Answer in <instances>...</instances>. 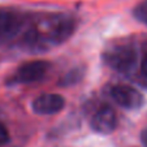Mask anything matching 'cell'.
<instances>
[{
    "mask_svg": "<svg viewBox=\"0 0 147 147\" xmlns=\"http://www.w3.org/2000/svg\"><path fill=\"white\" fill-rule=\"evenodd\" d=\"M76 30V21L67 14H46L28 29L25 43L31 50H46L64 43Z\"/></svg>",
    "mask_w": 147,
    "mask_h": 147,
    "instance_id": "obj_1",
    "label": "cell"
},
{
    "mask_svg": "<svg viewBox=\"0 0 147 147\" xmlns=\"http://www.w3.org/2000/svg\"><path fill=\"white\" fill-rule=\"evenodd\" d=\"M108 67L121 73H128L134 69L137 63V52L131 45L113 46L103 55Z\"/></svg>",
    "mask_w": 147,
    "mask_h": 147,
    "instance_id": "obj_2",
    "label": "cell"
},
{
    "mask_svg": "<svg viewBox=\"0 0 147 147\" xmlns=\"http://www.w3.org/2000/svg\"><path fill=\"white\" fill-rule=\"evenodd\" d=\"M50 69V64L47 61L35 60L30 63H25L16 70L13 76V82L17 83H31L42 80L47 74Z\"/></svg>",
    "mask_w": 147,
    "mask_h": 147,
    "instance_id": "obj_3",
    "label": "cell"
},
{
    "mask_svg": "<svg viewBox=\"0 0 147 147\" xmlns=\"http://www.w3.org/2000/svg\"><path fill=\"white\" fill-rule=\"evenodd\" d=\"M111 96L120 107L125 109H138L143 104V96L141 92L126 85H117L112 87Z\"/></svg>",
    "mask_w": 147,
    "mask_h": 147,
    "instance_id": "obj_4",
    "label": "cell"
},
{
    "mask_svg": "<svg viewBox=\"0 0 147 147\" xmlns=\"http://www.w3.org/2000/svg\"><path fill=\"white\" fill-rule=\"evenodd\" d=\"M117 128V116L113 108L103 106L91 119V129L98 134H111Z\"/></svg>",
    "mask_w": 147,
    "mask_h": 147,
    "instance_id": "obj_5",
    "label": "cell"
},
{
    "mask_svg": "<svg viewBox=\"0 0 147 147\" xmlns=\"http://www.w3.org/2000/svg\"><path fill=\"white\" fill-rule=\"evenodd\" d=\"M65 106L64 98L59 94H42L36 96L31 103V108L36 115L47 116V115L59 113Z\"/></svg>",
    "mask_w": 147,
    "mask_h": 147,
    "instance_id": "obj_6",
    "label": "cell"
},
{
    "mask_svg": "<svg viewBox=\"0 0 147 147\" xmlns=\"http://www.w3.org/2000/svg\"><path fill=\"white\" fill-rule=\"evenodd\" d=\"M24 25V17L13 11H0V38L9 39L16 36Z\"/></svg>",
    "mask_w": 147,
    "mask_h": 147,
    "instance_id": "obj_7",
    "label": "cell"
},
{
    "mask_svg": "<svg viewBox=\"0 0 147 147\" xmlns=\"http://www.w3.org/2000/svg\"><path fill=\"white\" fill-rule=\"evenodd\" d=\"M136 14L139 20L147 22V1H144L143 4H141V5L136 9Z\"/></svg>",
    "mask_w": 147,
    "mask_h": 147,
    "instance_id": "obj_8",
    "label": "cell"
},
{
    "mask_svg": "<svg viewBox=\"0 0 147 147\" xmlns=\"http://www.w3.org/2000/svg\"><path fill=\"white\" fill-rule=\"evenodd\" d=\"M9 141V133L7 128L0 122V144H4Z\"/></svg>",
    "mask_w": 147,
    "mask_h": 147,
    "instance_id": "obj_9",
    "label": "cell"
},
{
    "mask_svg": "<svg viewBox=\"0 0 147 147\" xmlns=\"http://www.w3.org/2000/svg\"><path fill=\"white\" fill-rule=\"evenodd\" d=\"M141 142L143 144V147H147V129L141 133Z\"/></svg>",
    "mask_w": 147,
    "mask_h": 147,
    "instance_id": "obj_10",
    "label": "cell"
},
{
    "mask_svg": "<svg viewBox=\"0 0 147 147\" xmlns=\"http://www.w3.org/2000/svg\"><path fill=\"white\" fill-rule=\"evenodd\" d=\"M141 69H142V73H143L144 76L147 77V56L143 59V61H142V65H141Z\"/></svg>",
    "mask_w": 147,
    "mask_h": 147,
    "instance_id": "obj_11",
    "label": "cell"
}]
</instances>
